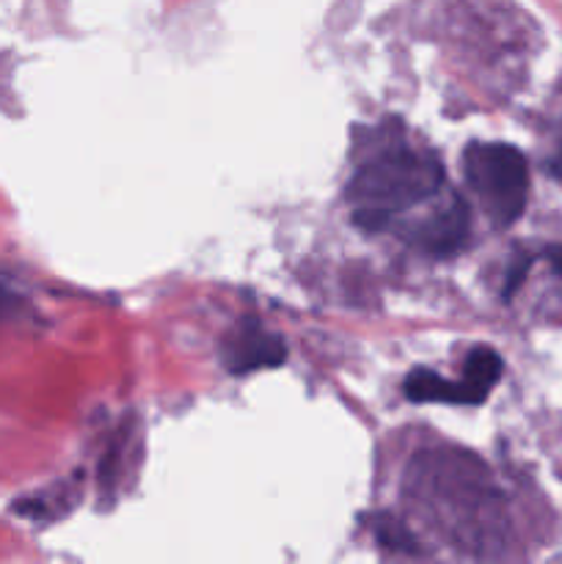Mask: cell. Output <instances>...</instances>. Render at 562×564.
<instances>
[{
    "instance_id": "obj_1",
    "label": "cell",
    "mask_w": 562,
    "mask_h": 564,
    "mask_svg": "<svg viewBox=\"0 0 562 564\" xmlns=\"http://www.w3.org/2000/svg\"><path fill=\"white\" fill-rule=\"evenodd\" d=\"M444 182V169L428 152L395 147L375 154L347 187V198L356 213H380L391 218L400 209L413 207L435 196Z\"/></svg>"
},
{
    "instance_id": "obj_2",
    "label": "cell",
    "mask_w": 562,
    "mask_h": 564,
    "mask_svg": "<svg viewBox=\"0 0 562 564\" xmlns=\"http://www.w3.org/2000/svg\"><path fill=\"white\" fill-rule=\"evenodd\" d=\"M463 171L485 215L496 226L516 224L527 207V158L510 143H468L463 152Z\"/></svg>"
},
{
    "instance_id": "obj_3",
    "label": "cell",
    "mask_w": 562,
    "mask_h": 564,
    "mask_svg": "<svg viewBox=\"0 0 562 564\" xmlns=\"http://www.w3.org/2000/svg\"><path fill=\"white\" fill-rule=\"evenodd\" d=\"M287 358V347L279 336L268 334L259 323L248 319L240 328L231 330L224 345V361L231 375H248L257 369L279 367Z\"/></svg>"
},
{
    "instance_id": "obj_4",
    "label": "cell",
    "mask_w": 562,
    "mask_h": 564,
    "mask_svg": "<svg viewBox=\"0 0 562 564\" xmlns=\"http://www.w3.org/2000/svg\"><path fill=\"white\" fill-rule=\"evenodd\" d=\"M468 235V209L463 202H452L430 220H424L417 229V242L430 253H455Z\"/></svg>"
},
{
    "instance_id": "obj_5",
    "label": "cell",
    "mask_w": 562,
    "mask_h": 564,
    "mask_svg": "<svg viewBox=\"0 0 562 564\" xmlns=\"http://www.w3.org/2000/svg\"><path fill=\"white\" fill-rule=\"evenodd\" d=\"M406 397L411 402H441V405H479V397L466 383L446 380L430 369H413L406 378Z\"/></svg>"
},
{
    "instance_id": "obj_6",
    "label": "cell",
    "mask_w": 562,
    "mask_h": 564,
    "mask_svg": "<svg viewBox=\"0 0 562 564\" xmlns=\"http://www.w3.org/2000/svg\"><path fill=\"white\" fill-rule=\"evenodd\" d=\"M501 378V358L496 356L490 347H474L472 352L463 361V383L479 397V400H488L490 389L499 383Z\"/></svg>"
},
{
    "instance_id": "obj_7",
    "label": "cell",
    "mask_w": 562,
    "mask_h": 564,
    "mask_svg": "<svg viewBox=\"0 0 562 564\" xmlns=\"http://www.w3.org/2000/svg\"><path fill=\"white\" fill-rule=\"evenodd\" d=\"M372 529H375V538H378V543L386 545V549L406 551V554L417 551V540L411 538V532H408V529L402 527L397 518L378 516L372 521Z\"/></svg>"
},
{
    "instance_id": "obj_8",
    "label": "cell",
    "mask_w": 562,
    "mask_h": 564,
    "mask_svg": "<svg viewBox=\"0 0 562 564\" xmlns=\"http://www.w3.org/2000/svg\"><path fill=\"white\" fill-rule=\"evenodd\" d=\"M549 165H551V171H554V174L562 176V143H560V147H556L554 158H551Z\"/></svg>"
},
{
    "instance_id": "obj_9",
    "label": "cell",
    "mask_w": 562,
    "mask_h": 564,
    "mask_svg": "<svg viewBox=\"0 0 562 564\" xmlns=\"http://www.w3.org/2000/svg\"><path fill=\"white\" fill-rule=\"evenodd\" d=\"M551 264H554L556 273L562 275V246H560V248H554V251H551Z\"/></svg>"
}]
</instances>
